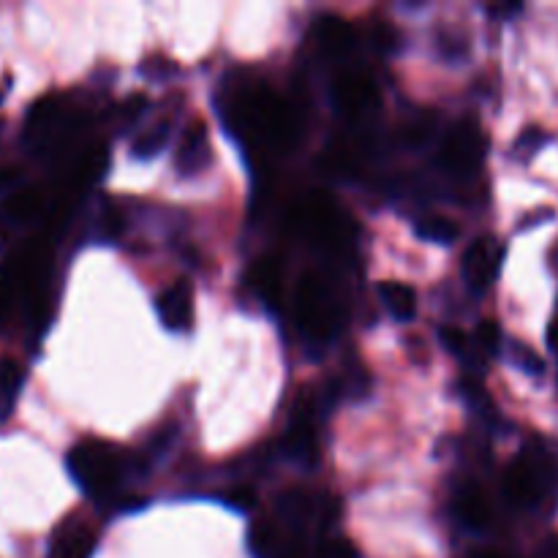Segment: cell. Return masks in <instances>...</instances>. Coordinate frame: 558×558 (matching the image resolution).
<instances>
[{"instance_id": "obj_14", "label": "cell", "mask_w": 558, "mask_h": 558, "mask_svg": "<svg viewBox=\"0 0 558 558\" xmlns=\"http://www.w3.org/2000/svg\"><path fill=\"white\" fill-rule=\"evenodd\" d=\"M254 292L259 294L262 303H267L270 308H278L283 292V272H281V259L276 256H262L254 265Z\"/></svg>"}, {"instance_id": "obj_2", "label": "cell", "mask_w": 558, "mask_h": 558, "mask_svg": "<svg viewBox=\"0 0 558 558\" xmlns=\"http://www.w3.org/2000/svg\"><path fill=\"white\" fill-rule=\"evenodd\" d=\"M558 490V458L554 447L532 441L507 466L505 494L515 507H537Z\"/></svg>"}, {"instance_id": "obj_25", "label": "cell", "mask_w": 558, "mask_h": 558, "mask_svg": "<svg viewBox=\"0 0 558 558\" xmlns=\"http://www.w3.org/2000/svg\"><path fill=\"white\" fill-rule=\"evenodd\" d=\"M430 136H434V118L430 114H423V118L403 129V142L412 147H423Z\"/></svg>"}, {"instance_id": "obj_27", "label": "cell", "mask_w": 558, "mask_h": 558, "mask_svg": "<svg viewBox=\"0 0 558 558\" xmlns=\"http://www.w3.org/2000/svg\"><path fill=\"white\" fill-rule=\"evenodd\" d=\"M314 558H360L357 550L352 548V543L347 539H327V543L319 545Z\"/></svg>"}, {"instance_id": "obj_32", "label": "cell", "mask_w": 558, "mask_h": 558, "mask_svg": "<svg viewBox=\"0 0 558 558\" xmlns=\"http://www.w3.org/2000/svg\"><path fill=\"white\" fill-rule=\"evenodd\" d=\"M537 558H558V534H550V537L545 539V545L539 548Z\"/></svg>"}, {"instance_id": "obj_15", "label": "cell", "mask_w": 558, "mask_h": 558, "mask_svg": "<svg viewBox=\"0 0 558 558\" xmlns=\"http://www.w3.org/2000/svg\"><path fill=\"white\" fill-rule=\"evenodd\" d=\"M456 515L466 523L469 529H485L490 521V501L477 485H466L456 496Z\"/></svg>"}, {"instance_id": "obj_5", "label": "cell", "mask_w": 558, "mask_h": 558, "mask_svg": "<svg viewBox=\"0 0 558 558\" xmlns=\"http://www.w3.org/2000/svg\"><path fill=\"white\" fill-rule=\"evenodd\" d=\"M294 227L322 248H341L347 243V216L325 194H311L294 210Z\"/></svg>"}, {"instance_id": "obj_34", "label": "cell", "mask_w": 558, "mask_h": 558, "mask_svg": "<svg viewBox=\"0 0 558 558\" xmlns=\"http://www.w3.org/2000/svg\"><path fill=\"white\" fill-rule=\"evenodd\" d=\"M523 5L521 3H512V5H490V14L494 16H510V14H518V11H521Z\"/></svg>"}, {"instance_id": "obj_4", "label": "cell", "mask_w": 558, "mask_h": 558, "mask_svg": "<svg viewBox=\"0 0 558 558\" xmlns=\"http://www.w3.org/2000/svg\"><path fill=\"white\" fill-rule=\"evenodd\" d=\"M69 472L87 496L112 494L120 483V452L101 439H82L69 452Z\"/></svg>"}, {"instance_id": "obj_31", "label": "cell", "mask_w": 558, "mask_h": 558, "mask_svg": "<svg viewBox=\"0 0 558 558\" xmlns=\"http://www.w3.org/2000/svg\"><path fill=\"white\" fill-rule=\"evenodd\" d=\"M20 180V167H0V194H11Z\"/></svg>"}, {"instance_id": "obj_22", "label": "cell", "mask_w": 558, "mask_h": 558, "mask_svg": "<svg viewBox=\"0 0 558 558\" xmlns=\"http://www.w3.org/2000/svg\"><path fill=\"white\" fill-rule=\"evenodd\" d=\"M20 292L22 287L14 267H3V270H0V325L14 314V305H16V298H20Z\"/></svg>"}, {"instance_id": "obj_7", "label": "cell", "mask_w": 558, "mask_h": 558, "mask_svg": "<svg viewBox=\"0 0 558 558\" xmlns=\"http://www.w3.org/2000/svg\"><path fill=\"white\" fill-rule=\"evenodd\" d=\"M505 259V248L494 238H480L463 254V278L474 292H485L496 281Z\"/></svg>"}, {"instance_id": "obj_9", "label": "cell", "mask_w": 558, "mask_h": 558, "mask_svg": "<svg viewBox=\"0 0 558 558\" xmlns=\"http://www.w3.org/2000/svg\"><path fill=\"white\" fill-rule=\"evenodd\" d=\"M161 325L172 332H185L194 319V289L189 281H178L163 289L156 300Z\"/></svg>"}, {"instance_id": "obj_12", "label": "cell", "mask_w": 558, "mask_h": 558, "mask_svg": "<svg viewBox=\"0 0 558 558\" xmlns=\"http://www.w3.org/2000/svg\"><path fill=\"white\" fill-rule=\"evenodd\" d=\"M96 550V534L85 523L69 521L54 534L49 558H90Z\"/></svg>"}, {"instance_id": "obj_20", "label": "cell", "mask_w": 558, "mask_h": 558, "mask_svg": "<svg viewBox=\"0 0 558 558\" xmlns=\"http://www.w3.org/2000/svg\"><path fill=\"white\" fill-rule=\"evenodd\" d=\"M417 234L423 240H430V243H456L458 234H461V229H458L456 221H450V218L445 216H430V218H423V221L417 223Z\"/></svg>"}, {"instance_id": "obj_18", "label": "cell", "mask_w": 558, "mask_h": 558, "mask_svg": "<svg viewBox=\"0 0 558 558\" xmlns=\"http://www.w3.org/2000/svg\"><path fill=\"white\" fill-rule=\"evenodd\" d=\"M22 381H25V371L14 360H3L0 363V423H5L11 417V412H14Z\"/></svg>"}, {"instance_id": "obj_6", "label": "cell", "mask_w": 558, "mask_h": 558, "mask_svg": "<svg viewBox=\"0 0 558 558\" xmlns=\"http://www.w3.org/2000/svg\"><path fill=\"white\" fill-rule=\"evenodd\" d=\"M485 158V136L474 120L452 125L441 145V167L450 174H472Z\"/></svg>"}, {"instance_id": "obj_36", "label": "cell", "mask_w": 558, "mask_h": 558, "mask_svg": "<svg viewBox=\"0 0 558 558\" xmlns=\"http://www.w3.org/2000/svg\"><path fill=\"white\" fill-rule=\"evenodd\" d=\"M477 558H501L499 554H490V550H488V554H480Z\"/></svg>"}, {"instance_id": "obj_11", "label": "cell", "mask_w": 558, "mask_h": 558, "mask_svg": "<svg viewBox=\"0 0 558 558\" xmlns=\"http://www.w3.org/2000/svg\"><path fill=\"white\" fill-rule=\"evenodd\" d=\"M47 210V194L38 185H25V189H14L5 202L0 205V216L9 223H31L36 221L41 213Z\"/></svg>"}, {"instance_id": "obj_16", "label": "cell", "mask_w": 558, "mask_h": 558, "mask_svg": "<svg viewBox=\"0 0 558 558\" xmlns=\"http://www.w3.org/2000/svg\"><path fill=\"white\" fill-rule=\"evenodd\" d=\"M379 298L392 319L412 322L414 314H417V294H414V289L409 287V283H401V281L379 283Z\"/></svg>"}, {"instance_id": "obj_30", "label": "cell", "mask_w": 558, "mask_h": 558, "mask_svg": "<svg viewBox=\"0 0 558 558\" xmlns=\"http://www.w3.org/2000/svg\"><path fill=\"white\" fill-rule=\"evenodd\" d=\"M545 142H548V136H545L543 131H539V129H529V131H523V136H521V140H518L515 150L518 153H526V156H532V153H537V147L545 145Z\"/></svg>"}, {"instance_id": "obj_24", "label": "cell", "mask_w": 558, "mask_h": 558, "mask_svg": "<svg viewBox=\"0 0 558 558\" xmlns=\"http://www.w3.org/2000/svg\"><path fill=\"white\" fill-rule=\"evenodd\" d=\"M474 343H477V349L483 354H496L499 352V347H501V330H499V325H496V322H490V319H485L483 325L477 327V338H474Z\"/></svg>"}, {"instance_id": "obj_29", "label": "cell", "mask_w": 558, "mask_h": 558, "mask_svg": "<svg viewBox=\"0 0 558 558\" xmlns=\"http://www.w3.org/2000/svg\"><path fill=\"white\" fill-rule=\"evenodd\" d=\"M145 107H147V98L145 96H131L129 101L123 104V107H120V123L123 125H131V123H136V120L142 118V112H145Z\"/></svg>"}, {"instance_id": "obj_28", "label": "cell", "mask_w": 558, "mask_h": 558, "mask_svg": "<svg viewBox=\"0 0 558 558\" xmlns=\"http://www.w3.org/2000/svg\"><path fill=\"white\" fill-rule=\"evenodd\" d=\"M223 499H227L229 507H234V510H240V512H248V510H254V507H256V494L251 488L229 490Z\"/></svg>"}, {"instance_id": "obj_19", "label": "cell", "mask_w": 558, "mask_h": 558, "mask_svg": "<svg viewBox=\"0 0 558 558\" xmlns=\"http://www.w3.org/2000/svg\"><path fill=\"white\" fill-rule=\"evenodd\" d=\"M109 163V150L107 145H90L87 150H82L80 161L74 167V185H93L101 180V174L107 172Z\"/></svg>"}, {"instance_id": "obj_26", "label": "cell", "mask_w": 558, "mask_h": 558, "mask_svg": "<svg viewBox=\"0 0 558 558\" xmlns=\"http://www.w3.org/2000/svg\"><path fill=\"white\" fill-rule=\"evenodd\" d=\"M439 338H441V343H445L447 352L458 354V357H466V354H469V338L463 336L458 327H450V325L441 327Z\"/></svg>"}, {"instance_id": "obj_1", "label": "cell", "mask_w": 558, "mask_h": 558, "mask_svg": "<svg viewBox=\"0 0 558 558\" xmlns=\"http://www.w3.org/2000/svg\"><path fill=\"white\" fill-rule=\"evenodd\" d=\"M227 112L234 114V125L240 131H248L272 150H289L298 142V112L287 98L276 96L267 87H245L234 93Z\"/></svg>"}, {"instance_id": "obj_21", "label": "cell", "mask_w": 558, "mask_h": 558, "mask_svg": "<svg viewBox=\"0 0 558 558\" xmlns=\"http://www.w3.org/2000/svg\"><path fill=\"white\" fill-rule=\"evenodd\" d=\"M167 142H169V123H158L156 129L147 131V134H142L140 140L134 142L131 153H134V158H156L158 153L167 147Z\"/></svg>"}, {"instance_id": "obj_13", "label": "cell", "mask_w": 558, "mask_h": 558, "mask_svg": "<svg viewBox=\"0 0 558 558\" xmlns=\"http://www.w3.org/2000/svg\"><path fill=\"white\" fill-rule=\"evenodd\" d=\"M210 163V142L205 123H194L185 131V140L178 150V169L183 174H196Z\"/></svg>"}, {"instance_id": "obj_35", "label": "cell", "mask_w": 558, "mask_h": 558, "mask_svg": "<svg viewBox=\"0 0 558 558\" xmlns=\"http://www.w3.org/2000/svg\"><path fill=\"white\" fill-rule=\"evenodd\" d=\"M548 343H550V347H554L556 352H558V316H556L554 322H550V330H548Z\"/></svg>"}, {"instance_id": "obj_8", "label": "cell", "mask_w": 558, "mask_h": 558, "mask_svg": "<svg viewBox=\"0 0 558 558\" xmlns=\"http://www.w3.org/2000/svg\"><path fill=\"white\" fill-rule=\"evenodd\" d=\"M332 101H336V109L347 118H360V114L371 112L379 101V90H376L374 80L365 74H343L338 76L336 85H332Z\"/></svg>"}, {"instance_id": "obj_17", "label": "cell", "mask_w": 558, "mask_h": 558, "mask_svg": "<svg viewBox=\"0 0 558 558\" xmlns=\"http://www.w3.org/2000/svg\"><path fill=\"white\" fill-rule=\"evenodd\" d=\"M60 120H63V98L44 96L41 101L31 109V114H27V136H31V140L52 136Z\"/></svg>"}, {"instance_id": "obj_33", "label": "cell", "mask_w": 558, "mask_h": 558, "mask_svg": "<svg viewBox=\"0 0 558 558\" xmlns=\"http://www.w3.org/2000/svg\"><path fill=\"white\" fill-rule=\"evenodd\" d=\"M376 36H379V47L381 49H392V47H396V36H392V31L387 25H381Z\"/></svg>"}, {"instance_id": "obj_23", "label": "cell", "mask_w": 558, "mask_h": 558, "mask_svg": "<svg viewBox=\"0 0 558 558\" xmlns=\"http://www.w3.org/2000/svg\"><path fill=\"white\" fill-rule=\"evenodd\" d=\"M512 363L523 371V374L543 376L545 374V360L539 357L534 349H529L526 343H512Z\"/></svg>"}, {"instance_id": "obj_10", "label": "cell", "mask_w": 558, "mask_h": 558, "mask_svg": "<svg viewBox=\"0 0 558 558\" xmlns=\"http://www.w3.org/2000/svg\"><path fill=\"white\" fill-rule=\"evenodd\" d=\"M316 47L327 58H343L354 47V27L343 16L325 14L314 25Z\"/></svg>"}, {"instance_id": "obj_3", "label": "cell", "mask_w": 558, "mask_h": 558, "mask_svg": "<svg viewBox=\"0 0 558 558\" xmlns=\"http://www.w3.org/2000/svg\"><path fill=\"white\" fill-rule=\"evenodd\" d=\"M294 319H298L300 332L314 343H327L341 332V300L332 292L330 283L316 272L300 278L298 292H294Z\"/></svg>"}]
</instances>
